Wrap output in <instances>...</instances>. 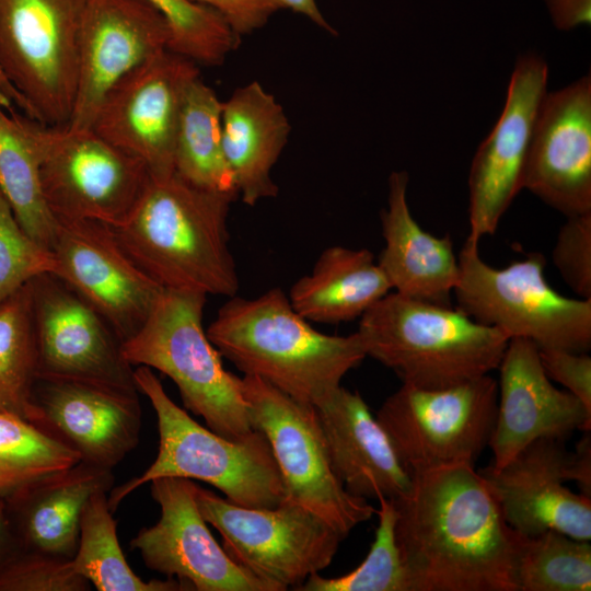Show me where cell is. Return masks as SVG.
Masks as SVG:
<instances>
[{"label":"cell","instance_id":"6da1fadb","mask_svg":"<svg viewBox=\"0 0 591 591\" xmlns=\"http://www.w3.org/2000/svg\"><path fill=\"white\" fill-rule=\"evenodd\" d=\"M407 591H517L520 536L474 465L412 474L392 500Z\"/></svg>","mask_w":591,"mask_h":591},{"label":"cell","instance_id":"7a4b0ae2","mask_svg":"<svg viewBox=\"0 0 591 591\" xmlns=\"http://www.w3.org/2000/svg\"><path fill=\"white\" fill-rule=\"evenodd\" d=\"M235 199L175 172L151 177L129 218L112 229L128 256L164 289L231 298L239 290L228 231Z\"/></svg>","mask_w":591,"mask_h":591},{"label":"cell","instance_id":"3957f363","mask_svg":"<svg viewBox=\"0 0 591 591\" xmlns=\"http://www.w3.org/2000/svg\"><path fill=\"white\" fill-rule=\"evenodd\" d=\"M206 333L244 375L311 406L340 386L346 373L367 357L357 333L316 331L277 287L253 299L231 297Z\"/></svg>","mask_w":591,"mask_h":591},{"label":"cell","instance_id":"277c9868","mask_svg":"<svg viewBox=\"0 0 591 591\" xmlns=\"http://www.w3.org/2000/svg\"><path fill=\"white\" fill-rule=\"evenodd\" d=\"M357 335L367 357L403 383L440 390L497 370L509 337L457 308L386 293L360 317Z\"/></svg>","mask_w":591,"mask_h":591},{"label":"cell","instance_id":"5b68a950","mask_svg":"<svg viewBox=\"0 0 591 591\" xmlns=\"http://www.w3.org/2000/svg\"><path fill=\"white\" fill-rule=\"evenodd\" d=\"M134 376L139 392L155 410L159 451L140 476L111 491L107 500L113 512L138 487L166 476L208 483L232 503L247 508H275L287 498L279 467L262 431L254 430L242 439L222 437L178 407L151 368L138 366Z\"/></svg>","mask_w":591,"mask_h":591},{"label":"cell","instance_id":"8992f818","mask_svg":"<svg viewBox=\"0 0 591 591\" xmlns=\"http://www.w3.org/2000/svg\"><path fill=\"white\" fill-rule=\"evenodd\" d=\"M207 296L165 289L142 327L121 344L125 359L153 368L177 386L184 407L229 439L256 430L242 394L241 378L223 368L202 327Z\"/></svg>","mask_w":591,"mask_h":591},{"label":"cell","instance_id":"52a82bcc","mask_svg":"<svg viewBox=\"0 0 591 591\" xmlns=\"http://www.w3.org/2000/svg\"><path fill=\"white\" fill-rule=\"evenodd\" d=\"M478 244L466 239L457 257L453 294L460 311L510 339H528L538 350L591 349V299L568 298L554 290L540 253L495 268L480 257Z\"/></svg>","mask_w":591,"mask_h":591},{"label":"cell","instance_id":"ba28073f","mask_svg":"<svg viewBox=\"0 0 591 591\" xmlns=\"http://www.w3.org/2000/svg\"><path fill=\"white\" fill-rule=\"evenodd\" d=\"M88 0H0V69L47 126L69 124Z\"/></svg>","mask_w":591,"mask_h":591},{"label":"cell","instance_id":"9c48e42d","mask_svg":"<svg viewBox=\"0 0 591 591\" xmlns=\"http://www.w3.org/2000/svg\"><path fill=\"white\" fill-rule=\"evenodd\" d=\"M39 153L45 201L56 218L88 219L116 228L151 181L147 165L93 129L47 126L30 118Z\"/></svg>","mask_w":591,"mask_h":591},{"label":"cell","instance_id":"30bf717a","mask_svg":"<svg viewBox=\"0 0 591 591\" xmlns=\"http://www.w3.org/2000/svg\"><path fill=\"white\" fill-rule=\"evenodd\" d=\"M195 500L202 518L220 533L227 554L273 591L298 590L331 565L344 538L288 498L275 508H247L196 484Z\"/></svg>","mask_w":591,"mask_h":591},{"label":"cell","instance_id":"8fae6325","mask_svg":"<svg viewBox=\"0 0 591 591\" xmlns=\"http://www.w3.org/2000/svg\"><path fill=\"white\" fill-rule=\"evenodd\" d=\"M241 387L254 428L268 439L288 499L344 538L376 513L367 499L349 494L335 474L313 406L252 375L241 378Z\"/></svg>","mask_w":591,"mask_h":591},{"label":"cell","instance_id":"7c38bea8","mask_svg":"<svg viewBox=\"0 0 591 591\" xmlns=\"http://www.w3.org/2000/svg\"><path fill=\"white\" fill-rule=\"evenodd\" d=\"M497 402L498 384L489 374L440 390L402 383L375 417L413 474L443 465H474L489 444Z\"/></svg>","mask_w":591,"mask_h":591},{"label":"cell","instance_id":"4fadbf2b","mask_svg":"<svg viewBox=\"0 0 591 591\" xmlns=\"http://www.w3.org/2000/svg\"><path fill=\"white\" fill-rule=\"evenodd\" d=\"M198 77L196 62L163 50L109 89L91 129L140 159L152 178L169 177L175 172V136L183 100Z\"/></svg>","mask_w":591,"mask_h":591},{"label":"cell","instance_id":"5bb4252c","mask_svg":"<svg viewBox=\"0 0 591 591\" xmlns=\"http://www.w3.org/2000/svg\"><path fill=\"white\" fill-rule=\"evenodd\" d=\"M56 219L51 274L85 299L125 343L142 327L165 289L128 256L112 227Z\"/></svg>","mask_w":591,"mask_h":591},{"label":"cell","instance_id":"9a60e30c","mask_svg":"<svg viewBox=\"0 0 591 591\" xmlns=\"http://www.w3.org/2000/svg\"><path fill=\"white\" fill-rule=\"evenodd\" d=\"M38 376L139 392L132 366L104 317L51 273L31 280Z\"/></svg>","mask_w":591,"mask_h":591},{"label":"cell","instance_id":"2e32d148","mask_svg":"<svg viewBox=\"0 0 591 591\" xmlns=\"http://www.w3.org/2000/svg\"><path fill=\"white\" fill-rule=\"evenodd\" d=\"M150 483L161 515L130 542L149 569L177 579L190 591H273L217 543L197 507L195 483L172 476Z\"/></svg>","mask_w":591,"mask_h":591},{"label":"cell","instance_id":"e0dca14e","mask_svg":"<svg viewBox=\"0 0 591 591\" xmlns=\"http://www.w3.org/2000/svg\"><path fill=\"white\" fill-rule=\"evenodd\" d=\"M545 60L528 53L517 59L502 113L472 161L468 189L470 233L478 242L491 235L523 189V174L536 116L547 92Z\"/></svg>","mask_w":591,"mask_h":591},{"label":"cell","instance_id":"ac0fdd59","mask_svg":"<svg viewBox=\"0 0 591 591\" xmlns=\"http://www.w3.org/2000/svg\"><path fill=\"white\" fill-rule=\"evenodd\" d=\"M526 188L566 217L591 212V77L546 92L523 174Z\"/></svg>","mask_w":591,"mask_h":591},{"label":"cell","instance_id":"d6986e66","mask_svg":"<svg viewBox=\"0 0 591 591\" xmlns=\"http://www.w3.org/2000/svg\"><path fill=\"white\" fill-rule=\"evenodd\" d=\"M165 19L144 0H88L80 36L78 85L69 124L90 129L109 89L169 49Z\"/></svg>","mask_w":591,"mask_h":591},{"label":"cell","instance_id":"ffe728a7","mask_svg":"<svg viewBox=\"0 0 591 591\" xmlns=\"http://www.w3.org/2000/svg\"><path fill=\"white\" fill-rule=\"evenodd\" d=\"M139 392L92 382L37 378L35 426L80 461L113 470L139 442Z\"/></svg>","mask_w":591,"mask_h":591},{"label":"cell","instance_id":"44dd1931","mask_svg":"<svg viewBox=\"0 0 591 591\" xmlns=\"http://www.w3.org/2000/svg\"><path fill=\"white\" fill-rule=\"evenodd\" d=\"M566 440L541 438L500 468L479 471L508 525L525 536L557 531L591 540V497L573 493L568 482Z\"/></svg>","mask_w":591,"mask_h":591},{"label":"cell","instance_id":"7402d4cb","mask_svg":"<svg viewBox=\"0 0 591 591\" xmlns=\"http://www.w3.org/2000/svg\"><path fill=\"white\" fill-rule=\"evenodd\" d=\"M498 370L497 415L488 444L495 468L537 439L567 440L576 430L590 431L591 413L570 392L553 385L532 341L509 339Z\"/></svg>","mask_w":591,"mask_h":591},{"label":"cell","instance_id":"603a6c76","mask_svg":"<svg viewBox=\"0 0 591 591\" xmlns=\"http://www.w3.org/2000/svg\"><path fill=\"white\" fill-rule=\"evenodd\" d=\"M313 407L333 470L349 494L395 500L408 491L412 474L359 392L340 385Z\"/></svg>","mask_w":591,"mask_h":591},{"label":"cell","instance_id":"cb8c5ba5","mask_svg":"<svg viewBox=\"0 0 591 591\" xmlns=\"http://www.w3.org/2000/svg\"><path fill=\"white\" fill-rule=\"evenodd\" d=\"M408 174L392 172L387 207L381 213L385 242L378 264L395 292L442 305H451L459 281V260L449 234L438 237L414 219L407 202Z\"/></svg>","mask_w":591,"mask_h":591},{"label":"cell","instance_id":"d4e9b609","mask_svg":"<svg viewBox=\"0 0 591 591\" xmlns=\"http://www.w3.org/2000/svg\"><path fill=\"white\" fill-rule=\"evenodd\" d=\"M113 484L112 470L79 461L7 499L20 548L72 559L88 501Z\"/></svg>","mask_w":591,"mask_h":591},{"label":"cell","instance_id":"484cf974","mask_svg":"<svg viewBox=\"0 0 591 591\" xmlns=\"http://www.w3.org/2000/svg\"><path fill=\"white\" fill-rule=\"evenodd\" d=\"M290 132L291 124L282 105L257 81L236 88L223 101L224 155L245 205L253 207L278 195L271 171Z\"/></svg>","mask_w":591,"mask_h":591},{"label":"cell","instance_id":"4316f807","mask_svg":"<svg viewBox=\"0 0 591 591\" xmlns=\"http://www.w3.org/2000/svg\"><path fill=\"white\" fill-rule=\"evenodd\" d=\"M391 289L369 250L334 245L293 283L288 298L306 321L337 324L360 317Z\"/></svg>","mask_w":591,"mask_h":591},{"label":"cell","instance_id":"83f0119b","mask_svg":"<svg viewBox=\"0 0 591 591\" xmlns=\"http://www.w3.org/2000/svg\"><path fill=\"white\" fill-rule=\"evenodd\" d=\"M222 103L200 77L190 83L176 129L174 171L195 186L237 198L223 150Z\"/></svg>","mask_w":591,"mask_h":591},{"label":"cell","instance_id":"f1b7e54d","mask_svg":"<svg viewBox=\"0 0 591 591\" xmlns=\"http://www.w3.org/2000/svg\"><path fill=\"white\" fill-rule=\"evenodd\" d=\"M0 105V188L23 230L51 250L57 219L49 210L40 186L39 153L30 117Z\"/></svg>","mask_w":591,"mask_h":591},{"label":"cell","instance_id":"f546056e","mask_svg":"<svg viewBox=\"0 0 591 591\" xmlns=\"http://www.w3.org/2000/svg\"><path fill=\"white\" fill-rule=\"evenodd\" d=\"M106 491L95 493L83 511L73 570L99 591H184L174 578L142 580L128 565L117 537Z\"/></svg>","mask_w":591,"mask_h":591},{"label":"cell","instance_id":"4dcf8cb0","mask_svg":"<svg viewBox=\"0 0 591 591\" xmlns=\"http://www.w3.org/2000/svg\"><path fill=\"white\" fill-rule=\"evenodd\" d=\"M38 354L31 281L0 302V412L35 424Z\"/></svg>","mask_w":591,"mask_h":591},{"label":"cell","instance_id":"1f68e13d","mask_svg":"<svg viewBox=\"0 0 591 591\" xmlns=\"http://www.w3.org/2000/svg\"><path fill=\"white\" fill-rule=\"evenodd\" d=\"M79 455L34 424L0 412V499L65 471Z\"/></svg>","mask_w":591,"mask_h":591},{"label":"cell","instance_id":"d6a6232c","mask_svg":"<svg viewBox=\"0 0 591 591\" xmlns=\"http://www.w3.org/2000/svg\"><path fill=\"white\" fill-rule=\"evenodd\" d=\"M517 591H590L591 545L557 531L520 536Z\"/></svg>","mask_w":591,"mask_h":591},{"label":"cell","instance_id":"836d02e7","mask_svg":"<svg viewBox=\"0 0 591 591\" xmlns=\"http://www.w3.org/2000/svg\"><path fill=\"white\" fill-rule=\"evenodd\" d=\"M165 19L169 50L198 66L218 67L236 49L241 38L215 10L192 0H144Z\"/></svg>","mask_w":591,"mask_h":591},{"label":"cell","instance_id":"e575fe53","mask_svg":"<svg viewBox=\"0 0 591 591\" xmlns=\"http://www.w3.org/2000/svg\"><path fill=\"white\" fill-rule=\"evenodd\" d=\"M379 524L363 561L336 578L311 575L300 591H407L406 575L395 536L396 510L387 498L378 499Z\"/></svg>","mask_w":591,"mask_h":591},{"label":"cell","instance_id":"d590c367","mask_svg":"<svg viewBox=\"0 0 591 591\" xmlns=\"http://www.w3.org/2000/svg\"><path fill=\"white\" fill-rule=\"evenodd\" d=\"M54 269L53 253L23 230L0 188V302Z\"/></svg>","mask_w":591,"mask_h":591},{"label":"cell","instance_id":"8d00e7d4","mask_svg":"<svg viewBox=\"0 0 591 591\" xmlns=\"http://www.w3.org/2000/svg\"><path fill=\"white\" fill-rule=\"evenodd\" d=\"M71 559L21 549L0 566V591H86Z\"/></svg>","mask_w":591,"mask_h":591},{"label":"cell","instance_id":"74e56055","mask_svg":"<svg viewBox=\"0 0 591 591\" xmlns=\"http://www.w3.org/2000/svg\"><path fill=\"white\" fill-rule=\"evenodd\" d=\"M552 258L569 288L580 299H591V212L567 217Z\"/></svg>","mask_w":591,"mask_h":591},{"label":"cell","instance_id":"f35d334b","mask_svg":"<svg viewBox=\"0 0 591 591\" xmlns=\"http://www.w3.org/2000/svg\"><path fill=\"white\" fill-rule=\"evenodd\" d=\"M546 375L564 385L591 413V357L587 352L538 350Z\"/></svg>","mask_w":591,"mask_h":591},{"label":"cell","instance_id":"ab89813d","mask_svg":"<svg viewBox=\"0 0 591 591\" xmlns=\"http://www.w3.org/2000/svg\"><path fill=\"white\" fill-rule=\"evenodd\" d=\"M217 11L242 38L264 27L280 8L275 0H192Z\"/></svg>","mask_w":591,"mask_h":591},{"label":"cell","instance_id":"60d3db41","mask_svg":"<svg viewBox=\"0 0 591 591\" xmlns=\"http://www.w3.org/2000/svg\"><path fill=\"white\" fill-rule=\"evenodd\" d=\"M553 24L571 31L591 23V0H544Z\"/></svg>","mask_w":591,"mask_h":591},{"label":"cell","instance_id":"b9f144b4","mask_svg":"<svg viewBox=\"0 0 591 591\" xmlns=\"http://www.w3.org/2000/svg\"><path fill=\"white\" fill-rule=\"evenodd\" d=\"M590 431L577 443L573 451L569 453L568 482H573L579 488V493L591 497V437Z\"/></svg>","mask_w":591,"mask_h":591},{"label":"cell","instance_id":"7bdbcfd3","mask_svg":"<svg viewBox=\"0 0 591 591\" xmlns=\"http://www.w3.org/2000/svg\"><path fill=\"white\" fill-rule=\"evenodd\" d=\"M280 10L288 9L293 13L300 14L306 18L314 25L320 28L336 35L337 32L329 24L324 16L323 12L317 5V0H275Z\"/></svg>","mask_w":591,"mask_h":591},{"label":"cell","instance_id":"ee69618b","mask_svg":"<svg viewBox=\"0 0 591 591\" xmlns=\"http://www.w3.org/2000/svg\"><path fill=\"white\" fill-rule=\"evenodd\" d=\"M21 551L10 523L5 502L0 499V566Z\"/></svg>","mask_w":591,"mask_h":591},{"label":"cell","instance_id":"f6af8a7d","mask_svg":"<svg viewBox=\"0 0 591 591\" xmlns=\"http://www.w3.org/2000/svg\"><path fill=\"white\" fill-rule=\"evenodd\" d=\"M0 93L3 94L12 104H16L24 114L30 117H32V112L25 100L22 97V95L12 86V84L8 81L5 76L0 69Z\"/></svg>","mask_w":591,"mask_h":591},{"label":"cell","instance_id":"bcb514c9","mask_svg":"<svg viewBox=\"0 0 591 591\" xmlns=\"http://www.w3.org/2000/svg\"><path fill=\"white\" fill-rule=\"evenodd\" d=\"M0 105L3 106L5 109L11 111L12 109V103L0 93Z\"/></svg>","mask_w":591,"mask_h":591}]
</instances>
